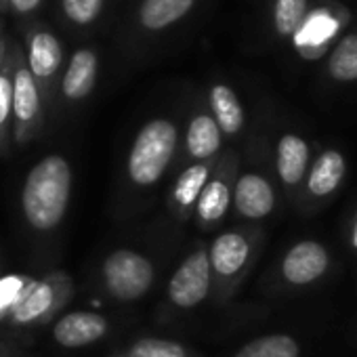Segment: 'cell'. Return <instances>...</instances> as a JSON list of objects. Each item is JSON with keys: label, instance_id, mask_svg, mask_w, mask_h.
<instances>
[{"label": "cell", "instance_id": "cell-1", "mask_svg": "<svg viewBox=\"0 0 357 357\" xmlns=\"http://www.w3.org/2000/svg\"><path fill=\"white\" fill-rule=\"evenodd\" d=\"M74 185V170L66 155L49 153L26 174L20 206L26 225L40 236L55 234L63 223Z\"/></svg>", "mask_w": 357, "mask_h": 357}, {"label": "cell", "instance_id": "cell-2", "mask_svg": "<svg viewBox=\"0 0 357 357\" xmlns=\"http://www.w3.org/2000/svg\"><path fill=\"white\" fill-rule=\"evenodd\" d=\"M263 231L259 227H236L219 234L208 246V263L213 288L211 296L215 303L225 305L242 288L244 280L250 275L261 248Z\"/></svg>", "mask_w": 357, "mask_h": 357}, {"label": "cell", "instance_id": "cell-3", "mask_svg": "<svg viewBox=\"0 0 357 357\" xmlns=\"http://www.w3.org/2000/svg\"><path fill=\"white\" fill-rule=\"evenodd\" d=\"M178 130L172 120L153 118L143 124L126 155L128 183L137 190L155 188L174 160Z\"/></svg>", "mask_w": 357, "mask_h": 357}, {"label": "cell", "instance_id": "cell-4", "mask_svg": "<svg viewBox=\"0 0 357 357\" xmlns=\"http://www.w3.org/2000/svg\"><path fill=\"white\" fill-rule=\"evenodd\" d=\"M74 292L76 286L72 275L61 269L49 271L40 278H32L5 321L11 328L20 330L47 326L49 321H53V317L57 319L61 309L72 301Z\"/></svg>", "mask_w": 357, "mask_h": 357}, {"label": "cell", "instance_id": "cell-5", "mask_svg": "<svg viewBox=\"0 0 357 357\" xmlns=\"http://www.w3.org/2000/svg\"><path fill=\"white\" fill-rule=\"evenodd\" d=\"M103 292L116 303H135L143 298L155 282V265L135 248L112 250L99 269Z\"/></svg>", "mask_w": 357, "mask_h": 357}, {"label": "cell", "instance_id": "cell-6", "mask_svg": "<svg viewBox=\"0 0 357 357\" xmlns=\"http://www.w3.org/2000/svg\"><path fill=\"white\" fill-rule=\"evenodd\" d=\"M213 288L211 263H208V246L198 242L176 265L174 273L166 286V301L176 311H190L200 307Z\"/></svg>", "mask_w": 357, "mask_h": 357}, {"label": "cell", "instance_id": "cell-7", "mask_svg": "<svg viewBox=\"0 0 357 357\" xmlns=\"http://www.w3.org/2000/svg\"><path fill=\"white\" fill-rule=\"evenodd\" d=\"M238 170H240V158L236 151H225L223 155L217 158V164L194 208L196 225L202 231L215 229L227 217L234 200V183Z\"/></svg>", "mask_w": 357, "mask_h": 357}, {"label": "cell", "instance_id": "cell-8", "mask_svg": "<svg viewBox=\"0 0 357 357\" xmlns=\"http://www.w3.org/2000/svg\"><path fill=\"white\" fill-rule=\"evenodd\" d=\"M334 259L326 244L307 238L294 242L280 259L278 275L280 282L290 290L313 288L324 282L332 271Z\"/></svg>", "mask_w": 357, "mask_h": 357}, {"label": "cell", "instance_id": "cell-9", "mask_svg": "<svg viewBox=\"0 0 357 357\" xmlns=\"http://www.w3.org/2000/svg\"><path fill=\"white\" fill-rule=\"evenodd\" d=\"M347 178V158L340 149L336 147H326L321 149L313 160L307 170L305 183L298 196L301 206L307 213L319 211L326 206L342 188Z\"/></svg>", "mask_w": 357, "mask_h": 357}, {"label": "cell", "instance_id": "cell-10", "mask_svg": "<svg viewBox=\"0 0 357 357\" xmlns=\"http://www.w3.org/2000/svg\"><path fill=\"white\" fill-rule=\"evenodd\" d=\"M43 126V95L40 89L22 59L13 55V141L17 145L30 143Z\"/></svg>", "mask_w": 357, "mask_h": 357}, {"label": "cell", "instance_id": "cell-11", "mask_svg": "<svg viewBox=\"0 0 357 357\" xmlns=\"http://www.w3.org/2000/svg\"><path fill=\"white\" fill-rule=\"evenodd\" d=\"M278 206V192L271 178L259 170L238 172L234 183L231 208L244 221L257 223L267 219Z\"/></svg>", "mask_w": 357, "mask_h": 357}, {"label": "cell", "instance_id": "cell-12", "mask_svg": "<svg viewBox=\"0 0 357 357\" xmlns=\"http://www.w3.org/2000/svg\"><path fill=\"white\" fill-rule=\"evenodd\" d=\"M313 153L311 143L296 135V132H284L275 143V174L278 181L284 188L286 196L298 200L307 170L311 166Z\"/></svg>", "mask_w": 357, "mask_h": 357}, {"label": "cell", "instance_id": "cell-13", "mask_svg": "<svg viewBox=\"0 0 357 357\" xmlns=\"http://www.w3.org/2000/svg\"><path fill=\"white\" fill-rule=\"evenodd\" d=\"M109 332V319L95 311H68L53 324V340L63 349H82L103 340Z\"/></svg>", "mask_w": 357, "mask_h": 357}, {"label": "cell", "instance_id": "cell-14", "mask_svg": "<svg viewBox=\"0 0 357 357\" xmlns=\"http://www.w3.org/2000/svg\"><path fill=\"white\" fill-rule=\"evenodd\" d=\"M215 164H217V160L192 162L181 170V174L176 176L172 192L168 196V206H170V213L174 215L176 221H188L194 215L198 198H200V194L208 181Z\"/></svg>", "mask_w": 357, "mask_h": 357}, {"label": "cell", "instance_id": "cell-15", "mask_svg": "<svg viewBox=\"0 0 357 357\" xmlns=\"http://www.w3.org/2000/svg\"><path fill=\"white\" fill-rule=\"evenodd\" d=\"M221 147H223V135L215 118L206 112L196 114L185 132L188 158L192 162H211L221 155Z\"/></svg>", "mask_w": 357, "mask_h": 357}, {"label": "cell", "instance_id": "cell-16", "mask_svg": "<svg viewBox=\"0 0 357 357\" xmlns=\"http://www.w3.org/2000/svg\"><path fill=\"white\" fill-rule=\"evenodd\" d=\"M63 61V51L59 40L51 32H34L28 43V68L34 76V80H40L43 84H49Z\"/></svg>", "mask_w": 357, "mask_h": 357}, {"label": "cell", "instance_id": "cell-17", "mask_svg": "<svg viewBox=\"0 0 357 357\" xmlns=\"http://www.w3.org/2000/svg\"><path fill=\"white\" fill-rule=\"evenodd\" d=\"M97 55L91 49H80L74 53L61 82V93L68 101H82L91 95L97 80Z\"/></svg>", "mask_w": 357, "mask_h": 357}, {"label": "cell", "instance_id": "cell-18", "mask_svg": "<svg viewBox=\"0 0 357 357\" xmlns=\"http://www.w3.org/2000/svg\"><path fill=\"white\" fill-rule=\"evenodd\" d=\"M211 116L215 118L221 135L236 137L244 128V107L236 95V91L227 84H215L211 89Z\"/></svg>", "mask_w": 357, "mask_h": 357}, {"label": "cell", "instance_id": "cell-19", "mask_svg": "<svg viewBox=\"0 0 357 357\" xmlns=\"http://www.w3.org/2000/svg\"><path fill=\"white\" fill-rule=\"evenodd\" d=\"M303 347L296 336L286 332L263 334L242 344L234 357H301Z\"/></svg>", "mask_w": 357, "mask_h": 357}, {"label": "cell", "instance_id": "cell-20", "mask_svg": "<svg viewBox=\"0 0 357 357\" xmlns=\"http://www.w3.org/2000/svg\"><path fill=\"white\" fill-rule=\"evenodd\" d=\"M194 0H143L139 17L147 30H164L190 13Z\"/></svg>", "mask_w": 357, "mask_h": 357}, {"label": "cell", "instance_id": "cell-21", "mask_svg": "<svg viewBox=\"0 0 357 357\" xmlns=\"http://www.w3.org/2000/svg\"><path fill=\"white\" fill-rule=\"evenodd\" d=\"M326 72L334 82H357V34H347L336 43Z\"/></svg>", "mask_w": 357, "mask_h": 357}, {"label": "cell", "instance_id": "cell-22", "mask_svg": "<svg viewBox=\"0 0 357 357\" xmlns=\"http://www.w3.org/2000/svg\"><path fill=\"white\" fill-rule=\"evenodd\" d=\"M124 357H198V353L170 338L141 336L126 347Z\"/></svg>", "mask_w": 357, "mask_h": 357}, {"label": "cell", "instance_id": "cell-23", "mask_svg": "<svg viewBox=\"0 0 357 357\" xmlns=\"http://www.w3.org/2000/svg\"><path fill=\"white\" fill-rule=\"evenodd\" d=\"M13 137V57L0 70V153L9 147Z\"/></svg>", "mask_w": 357, "mask_h": 357}, {"label": "cell", "instance_id": "cell-24", "mask_svg": "<svg viewBox=\"0 0 357 357\" xmlns=\"http://www.w3.org/2000/svg\"><path fill=\"white\" fill-rule=\"evenodd\" d=\"M307 15V0H275L273 24L280 36H294Z\"/></svg>", "mask_w": 357, "mask_h": 357}, {"label": "cell", "instance_id": "cell-25", "mask_svg": "<svg viewBox=\"0 0 357 357\" xmlns=\"http://www.w3.org/2000/svg\"><path fill=\"white\" fill-rule=\"evenodd\" d=\"M32 282V278L26 275H9L0 282V319H7V315L11 313V309L15 307V303L22 298L26 286Z\"/></svg>", "mask_w": 357, "mask_h": 357}, {"label": "cell", "instance_id": "cell-26", "mask_svg": "<svg viewBox=\"0 0 357 357\" xmlns=\"http://www.w3.org/2000/svg\"><path fill=\"white\" fill-rule=\"evenodd\" d=\"M103 9V0H63L66 15L80 26H86L99 17Z\"/></svg>", "mask_w": 357, "mask_h": 357}, {"label": "cell", "instance_id": "cell-27", "mask_svg": "<svg viewBox=\"0 0 357 357\" xmlns=\"http://www.w3.org/2000/svg\"><path fill=\"white\" fill-rule=\"evenodd\" d=\"M11 7L17 11V13H32L38 9L40 5V0H9Z\"/></svg>", "mask_w": 357, "mask_h": 357}, {"label": "cell", "instance_id": "cell-28", "mask_svg": "<svg viewBox=\"0 0 357 357\" xmlns=\"http://www.w3.org/2000/svg\"><path fill=\"white\" fill-rule=\"evenodd\" d=\"M347 244L353 252H357V211L355 215L351 217L349 221V227H347Z\"/></svg>", "mask_w": 357, "mask_h": 357}, {"label": "cell", "instance_id": "cell-29", "mask_svg": "<svg viewBox=\"0 0 357 357\" xmlns=\"http://www.w3.org/2000/svg\"><path fill=\"white\" fill-rule=\"evenodd\" d=\"M0 357H17V351L9 344H0Z\"/></svg>", "mask_w": 357, "mask_h": 357}, {"label": "cell", "instance_id": "cell-30", "mask_svg": "<svg viewBox=\"0 0 357 357\" xmlns=\"http://www.w3.org/2000/svg\"><path fill=\"white\" fill-rule=\"evenodd\" d=\"M3 55H5V45L0 43V63H3Z\"/></svg>", "mask_w": 357, "mask_h": 357}, {"label": "cell", "instance_id": "cell-31", "mask_svg": "<svg viewBox=\"0 0 357 357\" xmlns=\"http://www.w3.org/2000/svg\"><path fill=\"white\" fill-rule=\"evenodd\" d=\"M118 357H124V355H118Z\"/></svg>", "mask_w": 357, "mask_h": 357}]
</instances>
